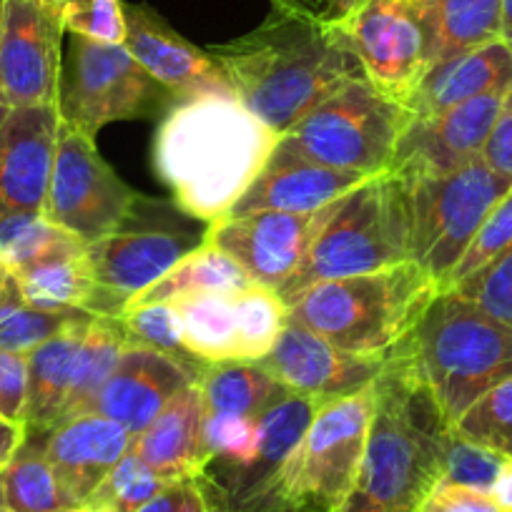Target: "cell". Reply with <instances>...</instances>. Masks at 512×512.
Here are the masks:
<instances>
[{
  "label": "cell",
  "mask_w": 512,
  "mask_h": 512,
  "mask_svg": "<svg viewBox=\"0 0 512 512\" xmlns=\"http://www.w3.org/2000/svg\"><path fill=\"white\" fill-rule=\"evenodd\" d=\"M206 51L221 66L236 101L279 136L344 83L364 78L362 63L334 18L277 8L246 36Z\"/></svg>",
  "instance_id": "cell-1"
},
{
  "label": "cell",
  "mask_w": 512,
  "mask_h": 512,
  "mask_svg": "<svg viewBox=\"0 0 512 512\" xmlns=\"http://www.w3.org/2000/svg\"><path fill=\"white\" fill-rule=\"evenodd\" d=\"M279 139L234 96L189 98L156 131L154 169L176 209L209 226L229 216Z\"/></svg>",
  "instance_id": "cell-2"
},
{
  "label": "cell",
  "mask_w": 512,
  "mask_h": 512,
  "mask_svg": "<svg viewBox=\"0 0 512 512\" xmlns=\"http://www.w3.org/2000/svg\"><path fill=\"white\" fill-rule=\"evenodd\" d=\"M452 425L410 352L400 349L374 379V412L357 482L337 512H417L442 480Z\"/></svg>",
  "instance_id": "cell-3"
},
{
  "label": "cell",
  "mask_w": 512,
  "mask_h": 512,
  "mask_svg": "<svg viewBox=\"0 0 512 512\" xmlns=\"http://www.w3.org/2000/svg\"><path fill=\"white\" fill-rule=\"evenodd\" d=\"M437 294L435 279L407 259L372 274L312 284L284 307L344 352L390 359L407 347Z\"/></svg>",
  "instance_id": "cell-4"
},
{
  "label": "cell",
  "mask_w": 512,
  "mask_h": 512,
  "mask_svg": "<svg viewBox=\"0 0 512 512\" xmlns=\"http://www.w3.org/2000/svg\"><path fill=\"white\" fill-rule=\"evenodd\" d=\"M407 352L450 425L512 377V327L450 289L427 307Z\"/></svg>",
  "instance_id": "cell-5"
},
{
  "label": "cell",
  "mask_w": 512,
  "mask_h": 512,
  "mask_svg": "<svg viewBox=\"0 0 512 512\" xmlns=\"http://www.w3.org/2000/svg\"><path fill=\"white\" fill-rule=\"evenodd\" d=\"M410 259L407 184L392 171L369 176L334 204L302 267L277 292L282 302L312 284L359 277Z\"/></svg>",
  "instance_id": "cell-6"
},
{
  "label": "cell",
  "mask_w": 512,
  "mask_h": 512,
  "mask_svg": "<svg viewBox=\"0 0 512 512\" xmlns=\"http://www.w3.org/2000/svg\"><path fill=\"white\" fill-rule=\"evenodd\" d=\"M412 113L367 78L344 83L279 139V149L329 169L377 176L390 171Z\"/></svg>",
  "instance_id": "cell-7"
},
{
  "label": "cell",
  "mask_w": 512,
  "mask_h": 512,
  "mask_svg": "<svg viewBox=\"0 0 512 512\" xmlns=\"http://www.w3.org/2000/svg\"><path fill=\"white\" fill-rule=\"evenodd\" d=\"M374 412V382L324 402L277 482V512H337L357 482Z\"/></svg>",
  "instance_id": "cell-8"
},
{
  "label": "cell",
  "mask_w": 512,
  "mask_h": 512,
  "mask_svg": "<svg viewBox=\"0 0 512 512\" xmlns=\"http://www.w3.org/2000/svg\"><path fill=\"white\" fill-rule=\"evenodd\" d=\"M402 181L410 204V259L445 292L482 221L512 189V179L480 156L452 174Z\"/></svg>",
  "instance_id": "cell-9"
},
{
  "label": "cell",
  "mask_w": 512,
  "mask_h": 512,
  "mask_svg": "<svg viewBox=\"0 0 512 512\" xmlns=\"http://www.w3.org/2000/svg\"><path fill=\"white\" fill-rule=\"evenodd\" d=\"M176 103L123 43L71 36L56 101L61 121L93 139L108 123L166 116Z\"/></svg>",
  "instance_id": "cell-10"
},
{
  "label": "cell",
  "mask_w": 512,
  "mask_h": 512,
  "mask_svg": "<svg viewBox=\"0 0 512 512\" xmlns=\"http://www.w3.org/2000/svg\"><path fill=\"white\" fill-rule=\"evenodd\" d=\"M334 21L347 33L364 78L407 103L432 66L430 0H347Z\"/></svg>",
  "instance_id": "cell-11"
},
{
  "label": "cell",
  "mask_w": 512,
  "mask_h": 512,
  "mask_svg": "<svg viewBox=\"0 0 512 512\" xmlns=\"http://www.w3.org/2000/svg\"><path fill=\"white\" fill-rule=\"evenodd\" d=\"M136 194L98 154L91 136L61 121L43 216L83 244L118 234L136 219Z\"/></svg>",
  "instance_id": "cell-12"
},
{
  "label": "cell",
  "mask_w": 512,
  "mask_h": 512,
  "mask_svg": "<svg viewBox=\"0 0 512 512\" xmlns=\"http://www.w3.org/2000/svg\"><path fill=\"white\" fill-rule=\"evenodd\" d=\"M61 16L46 0H3L0 21V103L46 106L61 86Z\"/></svg>",
  "instance_id": "cell-13"
},
{
  "label": "cell",
  "mask_w": 512,
  "mask_h": 512,
  "mask_svg": "<svg viewBox=\"0 0 512 512\" xmlns=\"http://www.w3.org/2000/svg\"><path fill=\"white\" fill-rule=\"evenodd\" d=\"M334 204L312 214L254 211L226 216L206 226V241L229 254L251 282L279 292L302 267Z\"/></svg>",
  "instance_id": "cell-14"
},
{
  "label": "cell",
  "mask_w": 512,
  "mask_h": 512,
  "mask_svg": "<svg viewBox=\"0 0 512 512\" xmlns=\"http://www.w3.org/2000/svg\"><path fill=\"white\" fill-rule=\"evenodd\" d=\"M204 239L206 234L189 231L123 229L86 244V262L98 287L96 317H121L128 304L199 249Z\"/></svg>",
  "instance_id": "cell-15"
},
{
  "label": "cell",
  "mask_w": 512,
  "mask_h": 512,
  "mask_svg": "<svg viewBox=\"0 0 512 512\" xmlns=\"http://www.w3.org/2000/svg\"><path fill=\"white\" fill-rule=\"evenodd\" d=\"M505 91L485 93L435 116H412L397 141L390 171L402 179L442 176L480 159Z\"/></svg>",
  "instance_id": "cell-16"
},
{
  "label": "cell",
  "mask_w": 512,
  "mask_h": 512,
  "mask_svg": "<svg viewBox=\"0 0 512 512\" xmlns=\"http://www.w3.org/2000/svg\"><path fill=\"white\" fill-rule=\"evenodd\" d=\"M390 359L344 352L287 314L282 334L262 364L289 392L329 402L369 387Z\"/></svg>",
  "instance_id": "cell-17"
},
{
  "label": "cell",
  "mask_w": 512,
  "mask_h": 512,
  "mask_svg": "<svg viewBox=\"0 0 512 512\" xmlns=\"http://www.w3.org/2000/svg\"><path fill=\"white\" fill-rule=\"evenodd\" d=\"M126 41L123 46L176 101L199 96H234L219 63L206 48H196L174 31L154 8L123 3Z\"/></svg>",
  "instance_id": "cell-18"
},
{
  "label": "cell",
  "mask_w": 512,
  "mask_h": 512,
  "mask_svg": "<svg viewBox=\"0 0 512 512\" xmlns=\"http://www.w3.org/2000/svg\"><path fill=\"white\" fill-rule=\"evenodd\" d=\"M61 113L56 103L8 108L0 121V216L43 214Z\"/></svg>",
  "instance_id": "cell-19"
},
{
  "label": "cell",
  "mask_w": 512,
  "mask_h": 512,
  "mask_svg": "<svg viewBox=\"0 0 512 512\" xmlns=\"http://www.w3.org/2000/svg\"><path fill=\"white\" fill-rule=\"evenodd\" d=\"M199 372L171 354L131 342L86 412L106 417L131 437H139L186 384L196 382Z\"/></svg>",
  "instance_id": "cell-20"
},
{
  "label": "cell",
  "mask_w": 512,
  "mask_h": 512,
  "mask_svg": "<svg viewBox=\"0 0 512 512\" xmlns=\"http://www.w3.org/2000/svg\"><path fill=\"white\" fill-rule=\"evenodd\" d=\"M41 442L63 490L78 507L86 505L108 472L131 450V432L101 415L68 417L48 432H28Z\"/></svg>",
  "instance_id": "cell-21"
},
{
  "label": "cell",
  "mask_w": 512,
  "mask_h": 512,
  "mask_svg": "<svg viewBox=\"0 0 512 512\" xmlns=\"http://www.w3.org/2000/svg\"><path fill=\"white\" fill-rule=\"evenodd\" d=\"M369 176L354 171L329 169V166L312 164L307 159L274 149L272 159L264 171L254 179V184L244 191L229 216L254 214V211H284V214H312L334 204L349 191L364 184Z\"/></svg>",
  "instance_id": "cell-22"
},
{
  "label": "cell",
  "mask_w": 512,
  "mask_h": 512,
  "mask_svg": "<svg viewBox=\"0 0 512 512\" xmlns=\"http://www.w3.org/2000/svg\"><path fill=\"white\" fill-rule=\"evenodd\" d=\"M204 420L199 382H191L139 437H134L131 450L166 482L204 475L211 465L204 447Z\"/></svg>",
  "instance_id": "cell-23"
},
{
  "label": "cell",
  "mask_w": 512,
  "mask_h": 512,
  "mask_svg": "<svg viewBox=\"0 0 512 512\" xmlns=\"http://www.w3.org/2000/svg\"><path fill=\"white\" fill-rule=\"evenodd\" d=\"M512 86V46L502 38L430 68L417 91L407 98L412 116H435L477 96Z\"/></svg>",
  "instance_id": "cell-24"
},
{
  "label": "cell",
  "mask_w": 512,
  "mask_h": 512,
  "mask_svg": "<svg viewBox=\"0 0 512 512\" xmlns=\"http://www.w3.org/2000/svg\"><path fill=\"white\" fill-rule=\"evenodd\" d=\"M88 322L76 324L66 332L56 334L41 347L28 352V405L23 422L28 432H48L63 420L68 392H71L76 357L81 349Z\"/></svg>",
  "instance_id": "cell-25"
},
{
  "label": "cell",
  "mask_w": 512,
  "mask_h": 512,
  "mask_svg": "<svg viewBox=\"0 0 512 512\" xmlns=\"http://www.w3.org/2000/svg\"><path fill=\"white\" fill-rule=\"evenodd\" d=\"M206 415H239L259 420L289 390L262 362L204 364L196 377Z\"/></svg>",
  "instance_id": "cell-26"
},
{
  "label": "cell",
  "mask_w": 512,
  "mask_h": 512,
  "mask_svg": "<svg viewBox=\"0 0 512 512\" xmlns=\"http://www.w3.org/2000/svg\"><path fill=\"white\" fill-rule=\"evenodd\" d=\"M18 292L26 304L46 312H68L83 309L96 314L98 287L91 267L86 262V246L78 251H63L41 259V262L11 272Z\"/></svg>",
  "instance_id": "cell-27"
},
{
  "label": "cell",
  "mask_w": 512,
  "mask_h": 512,
  "mask_svg": "<svg viewBox=\"0 0 512 512\" xmlns=\"http://www.w3.org/2000/svg\"><path fill=\"white\" fill-rule=\"evenodd\" d=\"M251 284L254 282L246 277L244 269L229 254H224L219 246L204 239L199 249L184 256L166 277H161L146 292H141L134 302L128 304V309L144 307V304L176 302V299L199 297V294L241 292Z\"/></svg>",
  "instance_id": "cell-28"
},
{
  "label": "cell",
  "mask_w": 512,
  "mask_h": 512,
  "mask_svg": "<svg viewBox=\"0 0 512 512\" xmlns=\"http://www.w3.org/2000/svg\"><path fill=\"white\" fill-rule=\"evenodd\" d=\"M186 349L201 364L239 362V317L236 292L199 294L176 299Z\"/></svg>",
  "instance_id": "cell-29"
},
{
  "label": "cell",
  "mask_w": 512,
  "mask_h": 512,
  "mask_svg": "<svg viewBox=\"0 0 512 512\" xmlns=\"http://www.w3.org/2000/svg\"><path fill=\"white\" fill-rule=\"evenodd\" d=\"M505 0H430L432 66L502 38Z\"/></svg>",
  "instance_id": "cell-30"
},
{
  "label": "cell",
  "mask_w": 512,
  "mask_h": 512,
  "mask_svg": "<svg viewBox=\"0 0 512 512\" xmlns=\"http://www.w3.org/2000/svg\"><path fill=\"white\" fill-rule=\"evenodd\" d=\"M0 480L6 512H61L78 507L63 490L41 442L33 435L26 437L21 452L0 472Z\"/></svg>",
  "instance_id": "cell-31"
},
{
  "label": "cell",
  "mask_w": 512,
  "mask_h": 512,
  "mask_svg": "<svg viewBox=\"0 0 512 512\" xmlns=\"http://www.w3.org/2000/svg\"><path fill=\"white\" fill-rule=\"evenodd\" d=\"M128 344L131 342H128L118 317H93L86 334H83L81 349H78L76 372H73L63 420L86 412V407L91 405L93 397L98 395V390L116 369L118 359L126 352Z\"/></svg>",
  "instance_id": "cell-32"
},
{
  "label": "cell",
  "mask_w": 512,
  "mask_h": 512,
  "mask_svg": "<svg viewBox=\"0 0 512 512\" xmlns=\"http://www.w3.org/2000/svg\"><path fill=\"white\" fill-rule=\"evenodd\" d=\"M96 314L83 309H68V312H46L26 304L18 292L16 279L8 277L0 284V349L3 352L28 354L56 334L88 322Z\"/></svg>",
  "instance_id": "cell-33"
},
{
  "label": "cell",
  "mask_w": 512,
  "mask_h": 512,
  "mask_svg": "<svg viewBox=\"0 0 512 512\" xmlns=\"http://www.w3.org/2000/svg\"><path fill=\"white\" fill-rule=\"evenodd\" d=\"M83 246L86 244L78 236L53 224L43 214L18 211V214L0 216V254L8 272H18L46 256L78 251Z\"/></svg>",
  "instance_id": "cell-34"
},
{
  "label": "cell",
  "mask_w": 512,
  "mask_h": 512,
  "mask_svg": "<svg viewBox=\"0 0 512 512\" xmlns=\"http://www.w3.org/2000/svg\"><path fill=\"white\" fill-rule=\"evenodd\" d=\"M236 317H239V362H262L282 334L287 307L277 292L251 284L236 292Z\"/></svg>",
  "instance_id": "cell-35"
},
{
  "label": "cell",
  "mask_w": 512,
  "mask_h": 512,
  "mask_svg": "<svg viewBox=\"0 0 512 512\" xmlns=\"http://www.w3.org/2000/svg\"><path fill=\"white\" fill-rule=\"evenodd\" d=\"M169 482L156 475L134 450H128L106 480L86 500V507L101 512H136L159 495Z\"/></svg>",
  "instance_id": "cell-36"
},
{
  "label": "cell",
  "mask_w": 512,
  "mask_h": 512,
  "mask_svg": "<svg viewBox=\"0 0 512 512\" xmlns=\"http://www.w3.org/2000/svg\"><path fill=\"white\" fill-rule=\"evenodd\" d=\"M452 430L475 445L512 455V377L472 402Z\"/></svg>",
  "instance_id": "cell-37"
},
{
  "label": "cell",
  "mask_w": 512,
  "mask_h": 512,
  "mask_svg": "<svg viewBox=\"0 0 512 512\" xmlns=\"http://www.w3.org/2000/svg\"><path fill=\"white\" fill-rule=\"evenodd\" d=\"M118 322H121L128 342L159 349V352L171 354V357H176L179 362L189 364V367L194 369L204 367V364L186 349L184 327H181V317L176 304L159 302L144 304V307H131L118 317Z\"/></svg>",
  "instance_id": "cell-38"
},
{
  "label": "cell",
  "mask_w": 512,
  "mask_h": 512,
  "mask_svg": "<svg viewBox=\"0 0 512 512\" xmlns=\"http://www.w3.org/2000/svg\"><path fill=\"white\" fill-rule=\"evenodd\" d=\"M204 447L211 462H224L234 475H241L259 457V425L251 417L206 415Z\"/></svg>",
  "instance_id": "cell-39"
},
{
  "label": "cell",
  "mask_w": 512,
  "mask_h": 512,
  "mask_svg": "<svg viewBox=\"0 0 512 512\" xmlns=\"http://www.w3.org/2000/svg\"><path fill=\"white\" fill-rule=\"evenodd\" d=\"M450 292L470 299L497 322L512 327V246H507L500 256L472 272L470 277L460 279L455 287H450Z\"/></svg>",
  "instance_id": "cell-40"
},
{
  "label": "cell",
  "mask_w": 512,
  "mask_h": 512,
  "mask_svg": "<svg viewBox=\"0 0 512 512\" xmlns=\"http://www.w3.org/2000/svg\"><path fill=\"white\" fill-rule=\"evenodd\" d=\"M56 13L71 36L111 46H121L126 41L123 0H66Z\"/></svg>",
  "instance_id": "cell-41"
},
{
  "label": "cell",
  "mask_w": 512,
  "mask_h": 512,
  "mask_svg": "<svg viewBox=\"0 0 512 512\" xmlns=\"http://www.w3.org/2000/svg\"><path fill=\"white\" fill-rule=\"evenodd\" d=\"M507 246H512V189L492 206L487 219L482 221L475 239H472L470 249L465 251L462 262L457 264V269L452 272L447 289L455 287L460 279L470 277V274L477 272L480 267H485L487 262H492V259L500 256Z\"/></svg>",
  "instance_id": "cell-42"
},
{
  "label": "cell",
  "mask_w": 512,
  "mask_h": 512,
  "mask_svg": "<svg viewBox=\"0 0 512 512\" xmlns=\"http://www.w3.org/2000/svg\"><path fill=\"white\" fill-rule=\"evenodd\" d=\"M502 460H505V455L475 445V442L465 440V437H460L452 430L450 442H447L442 480L490 492L492 482H495L497 472H500Z\"/></svg>",
  "instance_id": "cell-43"
},
{
  "label": "cell",
  "mask_w": 512,
  "mask_h": 512,
  "mask_svg": "<svg viewBox=\"0 0 512 512\" xmlns=\"http://www.w3.org/2000/svg\"><path fill=\"white\" fill-rule=\"evenodd\" d=\"M136 512H229L226 492L209 472L174 480Z\"/></svg>",
  "instance_id": "cell-44"
},
{
  "label": "cell",
  "mask_w": 512,
  "mask_h": 512,
  "mask_svg": "<svg viewBox=\"0 0 512 512\" xmlns=\"http://www.w3.org/2000/svg\"><path fill=\"white\" fill-rule=\"evenodd\" d=\"M28 405V357L0 349V417L23 422Z\"/></svg>",
  "instance_id": "cell-45"
},
{
  "label": "cell",
  "mask_w": 512,
  "mask_h": 512,
  "mask_svg": "<svg viewBox=\"0 0 512 512\" xmlns=\"http://www.w3.org/2000/svg\"><path fill=\"white\" fill-rule=\"evenodd\" d=\"M417 512H500V507L495 505L490 492L440 480L427 492Z\"/></svg>",
  "instance_id": "cell-46"
},
{
  "label": "cell",
  "mask_w": 512,
  "mask_h": 512,
  "mask_svg": "<svg viewBox=\"0 0 512 512\" xmlns=\"http://www.w3.org/2000/svg\"><path fill=\"white\" fill-rule=\"evenodd\" d=\"M482 159L487 161V166L497 171L502 176H510L512 179V86L505 91L502 98L500 113H497V121L490 131V139H487L485 151H482Z\"/></svg>",
  "instance_id": "cell-47"
},
{
  "label": "cell",
  "mask_w": 512,
  "mask_h": 512,
  "mask_svg": "<svg viewBox=\"0 0 512 512\" xmlns=\"http://www.w3.org/2000/svg\"><path fill=\"white\" fill-rule=\"evenodd\" d=\"M26 437H28L26 422L0 417V472L6 470V467L13 462V457L21 452V447L26 445Z\"/></svg>",
  "instance_id": "cell-48"
},
{
  "label": "cell",
  "mask_w": 512,
  "mask_h": 512,
  "mask_svg": "<svg viewBox=\"0 0 512 512\" xmlns=\"http://www.w3.org/2000/svg\"><path fill=\"white\" fill-rule=\"evenodd\" d=\"M277 11L302 13V16L337 18V13L347 6V0H269Z\"/></svg>",
  "instance_id": "cell-49"
},
{
  "label": "cell",
  "mask_w": 512,
  "mask_h": 512,
  "mask_svg": "<svg viewBox=\"0 0 512 512\" xmlns=\"http://www.w3.org/2000/svg\"><path fill=\"white\" fill-rule=\"evenodd\" d=\"M490 497L500 507V512H512V455H505L502 460L500 472L490 487Z\"/></svg>",
  "instance_id": "cell-50"
},
{
  "label": "cell",
  "mask_w": 512,
  "mask_h": 512,
  "mask_svg": "<svg viewBox=\"0 0 512 512\" xmlns=\"http://www.w3.org/2000/svg\"><path fill=\"white\" fill-rule=\"evenodd\" d=\"M502 41L512 46V0H505L502 6Z\"/></svg>",
  "instance_id": "cell-51"
},
{
  "label": "cell",
  "mask_w": 512,
  "mask_h": 512,
  "mask_svg": "<svg viewBox=\"0 0 512 512\" xmlns=\"http://www.w3.org/2000/svg\"><path fill=\"white\" fill-rule=\"evenodd\" d=\"M8 277V269H6V262H3V254H0V284H3V279Z\"/></svg>",
  "instance_id": "cell-52"
},
{
  "label": "cell",
  "mask_w": 512,
  "mask_h": 512,
  "mask_svg": "<svg viewBox=\"0 0 512 512\" xmlns=\"http://www.w3.org/2000/svg\"><path fill=\"white\" fill-rule=\"evenodd\" d=\"M0 21H3V0H0ZM6 113H8V108L0 103V121H3V116H6Z\"/></svg>",
  "instance_id": "cell-53"
},
{
  "label": "cell",
  "mask_w": 512,
  "mask_h": 512,
  "mask_svg": "<svg viewBox=\"0 0 512 512\" xmlns=\"http://www.w3.org/2000/svg\"><path fill=\"white\" fill-rule=\"evenodd\" d=\"M61 512H101V510H93V507L81 505V507H71V510H61Z\"/></svg>",
  "instance_id": "cell-54"
},
{
  "label": "cell",
  "mask_w": 512,
  "mask_h": 512,
  "mask_svg": "<svg viewBox=\"0 0 512 512\" xmlns=\"http://www.w3.org/2000/svg\"><path fill=\"white\" fill-rule=\"evenodd\" d=\"M46 3L53 8V11H58V8H61L63 3H66V0H46Z\"/></svg>",
  "instance_id": "cell-55"
},
{
  "label": "cell",
  "mask_w": 512,
  "mask_h": 512,
  "mask_svg": "<svg viewBox=\"0 0 512 512\" xmlns=\"http://www.w3.org/2000/svg\"><path fill=\"white\" fill-rule=\"evenodd\" d=\"M0 512H6V500H3V480H0Z\"/></svg>",
  "instance_id": "cell-56"
}]
</instances>
